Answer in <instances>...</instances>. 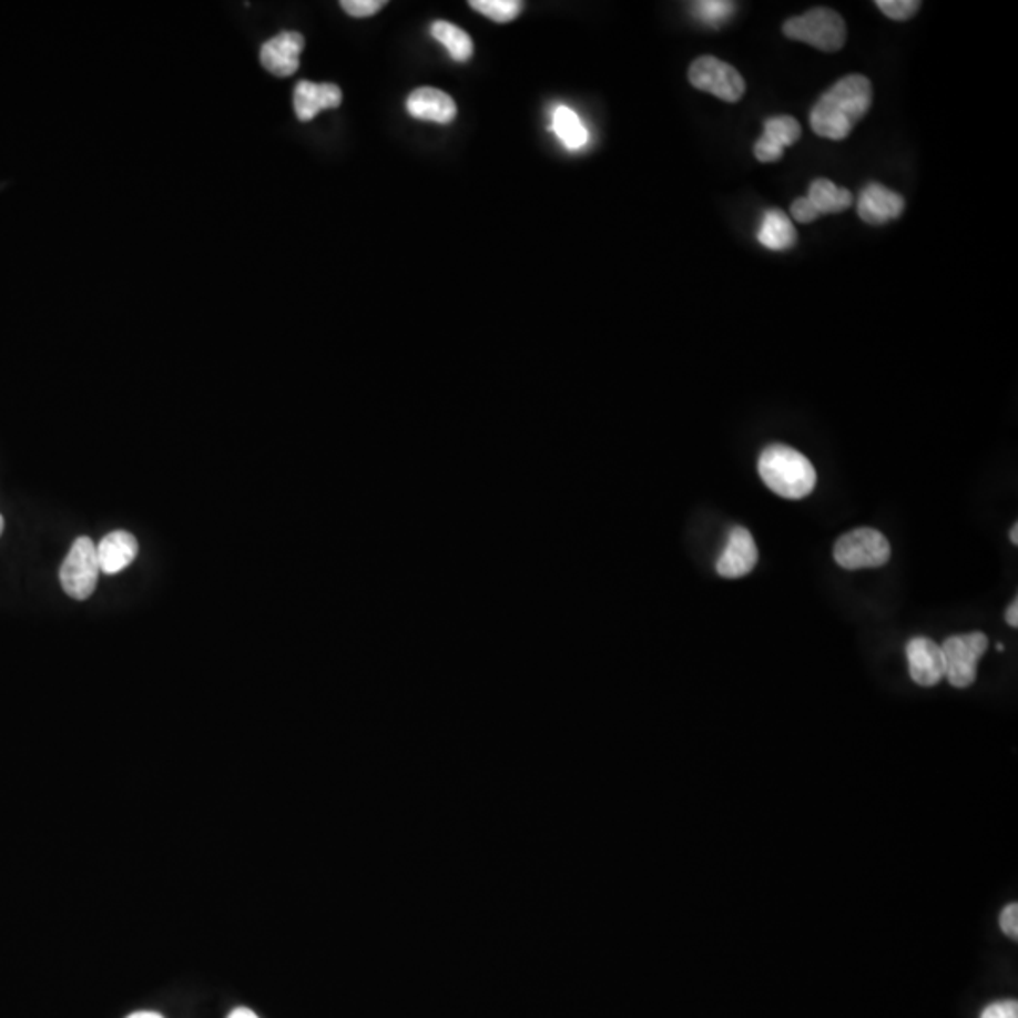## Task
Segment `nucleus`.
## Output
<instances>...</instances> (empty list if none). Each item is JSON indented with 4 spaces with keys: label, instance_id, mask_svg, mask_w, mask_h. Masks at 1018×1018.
Instances as JSON below:
<instances>
[{
    "label": "nucleus",
    "instance_id": "f257e3e1",
    "mask_svg": "<svg viewBox=\"0 0 1018 1018\" xmlns=\"http://www.w3.org/2000/svg\"><path fill=\"white\" fill-rule=\"evenodd\" d=\"M872 99L874 89L866 75H845L811 110V129L821 139L845 140L856 123L864 120Z\"/></svg>",
    "mask_w": 1018,
    "mask_h": 1018
},
{
    "label": "nucleus",
    "instance_id": "f03ea898",
    "mask_svg": "<svg viewBox=\"0 0 1018 1018\" xmlns=\"http://www.w3.org/2000/svg\"><path fill=\"white\" fill-rule=\"evenodd\" d=\"M759 474L767 489L788 500L810 497L817 485V471L810 459L783 444H773L762 451Z\"/></svg>",
    "mask_w": 1018,
    "mask_h": 1018
},
{
    "label": "nucleus",
    "instance_id": "7ed1b4c3",
    "mask_svg": "<svg viewBox=\"0 0 1018 1018\" xmlns=\"http://www.w3.org/2000/svg\"><path fill=\"white\" fill-rule=\"evenodd\" d=\"M786 38L813 45L824 53H836L847 42V27L839 13L829 8H813L783 23Z\"/></svg>",
    "mask_w": 1018,
    "mask_h": 1018
},
{
    "label": "nucleus",
    "instance_id": "20e7f679",
    "mask_svg": "<svg viewBox=\"0 0 1018 1018\" xmlns=\"http://www.w3.org/2000/svg\"><path fill=\"white\" fill-rule=\"evenodd\" d=\"M890 543L875 528L862 527L843 535L834 546V559L845 570L880 568L890 560Z\"/></svg>",
    "mask_w": 1018,
    "mask_h": 1018
},
{
    "label": "nucleus",
    "instance_id": "39448f33",
    "mask_svg": "<svg viewBox=\"0 0 1018 1018\" xmlns=\"http://www.w3.org/2000/svg\"><path fill=\"white\" fill-rule=\"evenodd\" d=\"M99 573L101 566L96 546L88 536H80L70 547L69 554L64 557L63 566L59 570L61 587L70 598L88 600L94 592Z\"/></svg>",
    "mask_w": 1018,
    "mask_h": 1018
},
{
    "label": "nucleus",
    "instance_id": "423d86ee",
    "mask_svg": "<svg viewBox=\"0 0 1018 1018\" xmlns=\"http://www.w3.org/2000/svg\"><path fill=\"white\" fill-rule=\"evenodd\" d=\"M988 638L983 632L950 635L943 641L941 651L945 659V678L956 689L974 685L977 679V664L980 656L987 653Z\"/></svg>",
    "mask_w": 1018,
    "mask_h": 1018
},
{
    "label": "nucleus",
    "instance_id": "0eeeda50",
    "mask_svg": "<svg viewBox=\"0 0 1018 1018\" xmlns=\"http://www.w3.org/2000/svg\"><path fill=\"white\" fill-rule=\"evenodd\" d=\"M692 88L713 94L724 102H740L745 94V80L732 64L713 55L698 57L689 69Z\"/></svg>",
    "mask_w": 1018,
    "mask_h": 1018
},
{
    "label": "nucleus",
    "instance_id": "6e6552de",
    "mask_svg": "<svg viewBox=\"0 0 1018 1018\" xmlns=\"http://www.w3.org/2000/svg\"><path fill=\"white\" fill-rule=\"evenodd\" d=\"M756 562H759V549L754 543L753 535L745 527L732 528L729 543L716 562L719 576L726 579L745 578L753 572Z\"/></svg>",
    "mask_w": 1018,
    "mask_h": 1018
},
{
    "label": "nucleus",
    "instance_id": "1a4fd4ad",
    "mask_svg": "<svg viewBox=\"0 0 1018 1018\" xmlns=\"http://www.w3.org/2000/svg\"><path fill=\"white\" fill-rule=\"evenodd\" d=\"M302 50L304 37L301 32H279L261 48V64L277 78H289L301 67Z\"/></svg>",
    "mask_w": 1018,
    "mask_h": 1018
},
{
    "label": "nucleus",
    "instance_id": "9d476101",
    "mask_svg": "<svg viewBox=\"0 0 1018 1018\" xmlns=\"http://www.w3.org/2000/svg\"><path fill=\"white\" fill-rule=\"evenodd\" d=\"M800 136H802V126L791 115L767 118L764 121V132L754 144V157L761 163H777L783 157L785 147L796 144Z\"/></svg>",
    "mask_w": 1018,
    "mask_h": 1018
},
{
    "label": "nucleus",
    "instance_id": "9b49d317",
    "mask_svg": "<svg viewBox=\"0 0 1018 1018\" xmlns=\"http://www.w3.org/2000/svg\"><path fill=\"white\" fill-rule=\"evenodd\" d=\"M907 662H909V675L913 681L920 686H934L945 678V659H943L941 645L928 638H913L907 648Z\"/></svg>",
    "mask_w": 1018,
    "mask_h": 1018
},
{
    "label": "nucleus",
    "instance_id": "f8f14e48",
    "mask_svg": "<svg viewBox=\"0 0 1018 1018\" xmlns=\"http://www.w3.org/2000/svg\"><path fill=\"white\" fill-rule=\"evenodd\" d=\"M905 201L893 189L880 183H869L862 191L856 212L867 225H885L888 221L898 220L904 212Z\"/></svg>",
    "mask_w": 1018,
    "mask_h": 1018
},
{
    "label": "nucleus",
    "instance_id": "ddd939ff",
    "mask_svg": "<svg viewBox=\"0 0 1018 1018\" xmlns=\"http://www.w3.org/2000/svg\"><path fill=\"white\" fill-rule=\"evenodd\" d=\"M342 104V89L334 83H296L295 93H293V106H295L296 118L298 121H312L319 115L323 110H334Z\"/></svg>",
    "mask_w": 1018,
    "mask_h": 1018
},
{
    "label": "nucleus",
    "instance_id": "4468645a",
    "mask_svg": "<svg viewBox=\"0 0 1018 1018\" xmlns=\"http://www.w3.org/2000/svg\"><path fill=\"white\" fill-rule=\"evenodd\" d=\"M406 106L415 120L434 121L440 125H449L457 115V104L440 89H415L414 93L409 94Z\"/></svg>",
    "mask_w": 1018,
    "mask_h": 1018
},
{
    "label": "nucleus",
    "instance_id": "2eb2a0df",
    "mask_svg": "<svg viewBox=\"0 0 1018 1018\" xmlns=\"http://www.w3.org/2000/svg\"><path fill=\"white\" fill-rule=\"evenodd\" d=\"M96 554H99L101 572L113 576V573L123 572L134 562L139 554V541L129 532L118 530L102 538L101 543L96 547Z\"/></svg>",
    "mask_w": 1018,
    "mask_h": 1018
},
{
    "label": "nucleus",
    "instance_id": "dca6fc26",
    "mask_svg": "<svg viewBox=\"0 0 1018 1018\" xmlns=\"http://www.w3.org/2000/svg\"><path fill=\"white\" fill-rule=\"evenodd\" d=\"M756 238L772 252H785L796 244V228L781 210H767L762 217Z\"/></svg>",
    "mask_w": 1018,
    "mask_h": 1018
},
{
    "label": "nucleus",
    "instance_id": "f3484780",
    "mask_svg": "<svg viewBox=\"0 0 1018 1018\" xmlns=\"http://www.w3.org/2000/svg\"><path fill=\"white\" fill-rule=\"evenodd\" d=\"M807 198L818 215L839 214L853 204V193L848 189L837 187L826 177H818L811 183Z\"/></svg>",
    "mask_w": 1018,
    "mask_h": 1018
},
{
    "label": "nucleus",
    "instance_id": "a211bd4d",
    "mask_svg": "<svg viewBox=\"0 0 1018 1018\" xmlns=\"http://www.w3.org/2000/svg\"><path fill=\"white\" fill-rule=\"evenodd\" d=\"M430 32L457 63H466L474 55V42H471L470 34L462 31L460 27L452 26L449 21H434Z\"/></svg>",
    "mask_w": 1018,
    "mask_h": 1018
},
{
    "label": "nucleus",
    "instance_id": "6ab92c4d",
    "mask_svg": "<svg viewBox=\"0 0 1018 1018\" xmlns=\"http://www.w3.org/2000/svg\"><path fill=\"white\" fill-rule=\"evenodd\" d=\"M553 132L568 150H579L589 142V131L572 108L557 106L553 112Z\"/></svg>",
    "mask_w": 1018,
    "mask_h": 1018
},
{
    "label": "nucleus",
    "instance_id": "aec40b11",
    "mask_svg": "<svg viewBox=\"0 0 1018 1018\" xmlns=\"http://www.w3.org/2000/svg\"><path fill=\"white\" fill-rule=\"evenodd\" d=\"M470 7L497 23H509L519 18L522 2L519 0H471Z\"/></svg>",
    "mask_w": 1018,
    "mask_h": 1018
},
{
    "label": "nucleus",
    "instance_id": "412c9836",
    "mask_svg": "<svg viewBox=\"0 0 1018 1018\" xmlns=\"http://www.w3.org/2000/svg\"><path fill=\"white\" fill-rule=\"evenodd\" d=\"M734 2H723V0H702L692 4V13L696 16L702 23L710 27H721L729 21L730 16L734 12Z\"/></svg>",
    "mask_w": 1018,
    "mask_h": 1018
},
{
    "label": "nucleus",
    "instance_id": "4be33fe9",
    "mask_svg": "<svg viewBox=\"0 0 1018 1018\" xmlns=\"http://www.w3.org/2000/svg\"><path fill=\"white\" fill-rule=\"evenodd\" d=\"M875 4L886 18L894 19V21H907L920 8L918 0H877Z\"/></svg>",
    "mask_w": 1018,
    "mask_h": 1018
},
{
    "label": "nucleus",
    "instance_id": "5701e85b",
    "mask_svg": "<svg viewBox=\"0 0 1018 1018\" xmlns=\"http://www.w3.org/2000/svg\"><path fill=\"white\" fill-rule=\"evenodd\" d=\"M387 2L384 0H342L339 7L344 8V12L349 13L353 18H370L374 13L379 12L381 8H385Z\"/></svg>",
    "mask_w": 1018,
    "mask_h": 1018
},
{
    "label": "nucleus",
    "instance_id": "b1692460",
    "mask_svg": "<svg viewBox=\"0 0 1018 1018\" xmlns=\"http://www.w3.org/2000/svg\"><path fill=\"white\" fill-rule=\"evenodd\" d=\"M791 214L794 220L798 221V223H804V225L813 223V221H817L821 217L807 196H802V198H796V201L792 202Z\"/></svg>",
    "mask_w": 1018,
    "mask_h": 1018
},
{
    "label": "nucleus",
    "instance_id": "393cba45",
    "mask_svg": "<svg viewBox=\"0 0 1018 1018\" xmlns=\"http://www.w3.org/2000/svg\"><path fill=\"white\" fill-rule=\"evenodd\" d=\"M980 1018H1018V1004L1015 999L996 1001L980 1012Z\"/></svg>",
    "mask_w": 1018,
    "mask_h": 1018
},
{
    "label": "nucleus",
    "instance_id": "a878e982",
    "mask_svg": "<svg viewBox=\"0 0 1018 1018\" xmlns=\"http://www.w3.org/2000/svg\"><path fill=\"white\" fill-rule=\"evenodd\" d=\"M999 926L1007 937L1017 939L1018 937V905L1009 904L999 915Z\"/></svg>",
    "mask_w": 1018,
    "mask_h": 1018
},
{
    "label": "nucleus",
    "instance_id": "bb28decb",
    "mask_svg": "<svg viewBox=\"0 0 1018 1018\" xmlns=\"http://www.w3.org/2000/svg\"><path fill=\"white\" fill-rule=\"evenodd\" d=\"M1006 619H1007V622L1011 624L1012 629H1017L1018 627V600L1017 598H1015V600H1012L1011 602V605H1009V610H1007Z\"/></svg>",
    "mask_w": 1018,
    "mask_h": 1018
},
{
    "label": "nucleus",
    "instance_id": "cd10ccee",
    "mask_svg": "<svg viewBox=\"0 0 1018 1018\" xmlns=\"http://www.w3.org/2000/svg\"><path fill=\"white\" fill-rule=\"evenodd\" d=\"M226 1018H258V1017L257 1015H255V1012L252 1011V1009H247V1007H238V1009H234V1011L231 1012V1015H228V1017Z\"/></svg>",
    "mask_w": 1018,
    "mask_h": 1018
},
{
    "label": "nucleus",
    "instance_id": "c85d7f7f",
    "mask_svg": "<svg viewBox=\"0 0 1018 1018\" xmlns=\"http://www.w3.org/2000/svg\"><path fill=\"white\" fill-rule=\"evenodd\" d=\"M126 1018H164V1017L163 1015H159V1012L139 1011V1012H132L131 1017H126Z\"/></svg>",
    "mask_w": 1018,
    "mask_h": 1018
},
{
    "label": "nucleus",
    "instance_id": "c756f323",
    "mask_svg": "<svg viewBox=\"0 0 1018 1018\" xmlns=\"http://www.w3.org/2000/svg\"><path fill=\"white\" fill-rule=\"evenodd\" d=\"M1009 538H1011L1012 543H1015V546H1017V543H1018V525H1017V522H1015V525H1012L1011 532H1009Z\"/></svg>",
    "mask_w": 1018,
    "mask_h": 1018
},
{
    "label": "nucleus",
    "instance_id": "7c9ffc66",
    "mask_svg": "<svg viewBox=\"0 0 1018 1018\" xmlns=\"http://www.w3.org/2000/svg\"><path fill=\"white\" fill-rule=\"evenodd\" d=\"M2 530H4V517L0 516V535H2Z\"/></svg>",
    "mask_w": 1018,
    "mask_h": 1018
}]
</instances>
